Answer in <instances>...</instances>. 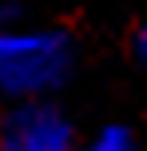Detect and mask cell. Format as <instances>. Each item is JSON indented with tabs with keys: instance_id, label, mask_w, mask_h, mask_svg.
<instances>
[{
	"instance_id": "6da1fadb",
	"label": "cell",
	"mask_w": 147,
	"mask_h": 151,
	"mask_svg": "<svg viewBox=\"0 0 147 151\" xmlns=\"http://www.w3.org/2000/svg\"><path fill=\"white\" fill-rule=\"evenodd\" d=\"M143 56H147V36H143Z\"/></svg>"
}]
</instances>
